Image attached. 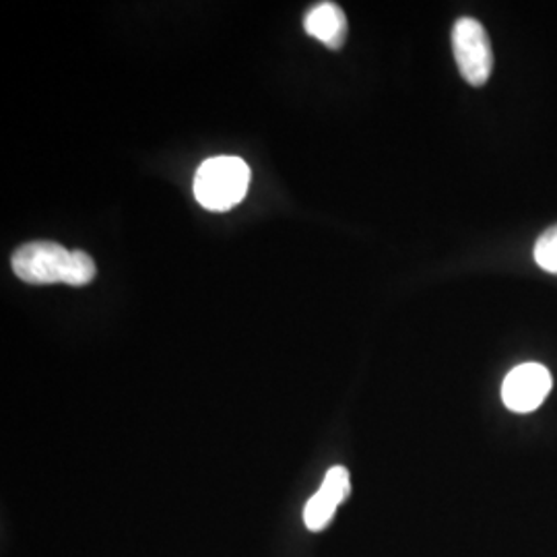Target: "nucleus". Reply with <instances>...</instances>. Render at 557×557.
Returning a JSON list of instances; mask_svg holds the SVG:
<instances>
[{
  "mask_svg": "<svg viewBox=\"0 0 557 557\" xmlns=\"http://www.w3.org/2000/svg\"><path fill=\"white\" fill-rule=\"evenodd\" d=\"M535 262L543 271L557 275V225L543 232L535 244Z\"/></svg>",
  "mask_w": 557,
  "mask_h": 557,
  "instance_id": "0eeeda50",
  "label": "nucleus"
},
{
  "mask_svg": "<svg viewBox=\"0 0 557 557\" xmlns=\"http://www.w3.org/2000/svg\"><path fill=\"white\" fill-rule=\"evenodd\" d=\"M304 29L331 50H341L347 40V17L337 2H319L304 17Z\"/></svg>",
  "mask_w": 557,
  "mask_h": 557,
  "instance_id": "39448f33",
  "label": "nucleus"
},
{
  "mask_svg": "<svg viewBox=\"0 0 557 557\" xmlns=\"http://www.w3.org/2000/svg\"><path fill=\"white\" fill-rule=\"evenodd\" d=\"M13 273L29 285L64 283L73 287L89 285L96 278V262L83 250H66L57 242L23 244L11 259Z\"/></svg>",
  "mask_w": 557,
  "mask_h": 557,
  "instance_id": "f257e3e1",
  "label": "nucleus"
},
{
  "mask_svg": "<svg viewBox=\"0 0 557 557\" xmlns=\"http://www.w3.org/2000/svg\"><path fill=\"white\" fill-rule=\"evenodd\" d=\"M250 186V168L236 156L202 161L195 176V197L207 211H230L239 205Z\"/></svg>",
  "mask_w": 557,
  "mask_h": 557,
  "instance_id": "f03ea898",
  "label": "nucleus"
},
{
  "mask_svg": "<svg viewBox=\"0 0 557 557\" xmlns=\"http://www.w3.org/2000/svg\"><path fill=\"white\" fill-rule=\"evenodd\" d=\"M320 490H326V494H331L337 499L338 504L349 496L351 483H349V471L345 467H333L329 469L326 478L322 481Z\"/></svg>",
  "mask_w": 557,
  "mask_h": 557,
  "instance_id": "6e6552de",
  "label": "nucleus"
},
{
  "mask_svg": "<svg viewBox=\"0 0 557 557\" xmlns=\"http://www.w3.org/2000/svg\"><path fill=\"white\" fill-rule=\"evenodd\" d=\"M552 391V374L541 363H522L502 384V398L510 411L531 413Z\"/></svg>",
  "mask_w": 557,
  "mask_h": 557,
  "instance_id": "20e7f679",
  "label": "nucleus"
},
{
  "mask_svg": "<svg viewBox=\"0 0 557 557\" xmlns=\"http://www.w3.org/2000/svg\"><path fill=\"white\" fill-rule=\"evenodd\" d=\"M338 502L324 490H319L312 498L308 499L304 508V522L310 531H322L337 512Z\"/></svg>",
  "mask_w": 557,
  "mask_h": 557,
  "instance_id": "423d86ee",
  "label": "nucleus"
},
{
  "mask_svg": "<svg viewBox=\"0 0 557 557\" xmlns=\"http://www.w3.org/2000/svg\"><path fill=\"white\" fill-rule=\"evenodd\" d=\"M453 52L458 71L473 87L485 85L494 71V52L485 27L478 20L462 17L453 27Z\"/></svg>",
  "mask_w": 557,
  "mask_h": 557,
  "instance_id": "7ed1b4c3",
  "label": "nucleus"
}]
</instances>
